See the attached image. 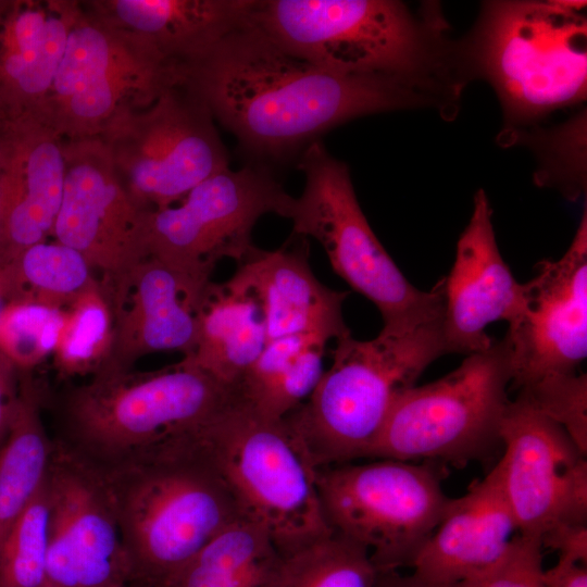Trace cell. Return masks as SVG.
Listing matches in <instances>:
<instances>
[{
  "label": "cell",
  "instance_id": "cell-1",
  "mask_svg": "<svg viewBox=\"0 0 587 587\" xmlns=\"http://www.w3.org/2000/svg\"><path fill=\"white\" fill-rule=\"evenodd\" d=\"M183 83L237 139L248 163L272 170L298 160L322 135L353 118L432 109L452 120L442 93L405 82L350 76L288 52L251 21L183 66Z\"/></svg>",
  "mask_w": 587,
  "mask_h": 587
},
{
  "label": "cell",
  "instance_id": "cell-2",
  "mask_svg": "<svg viewBox=\"0 0 587 587\" xmlns=\"http://www.w3.org/2000/svg\"><path fill=\"white\" fill-rule=\"evenodd\" d=\"M251 23L298 58L350 76L430 88L461 102L473 76L464 36L436 1L254 0Z\"/></svg>",
  "mask_w": 587,
  "mask_h": 587
},
{
  "label": "cell",
  "instance_id": "cell-3",
  "mask_svg": "<svg viewBox=\"0 0 587 587\" xmlns=\"http://www.w3.org/2000/svg\"><path fill=\"white\" fill-rule=\"evenodd\" d=\"M198 429L95 466L111 496L132 583L159 587L243 515Z\"/></svg>",
  "mask_w": 587,
  "mask_h": 587
},
{
  "label": "cell",
  "instance_id": "cell-4",
  "mask_svg": "<svg viewBox=\"0 0 587 587\" xmlns=\"http://www.w3.org/2000/svg\"><path fill=\"white\" fill-rule=\"evenodd\" d=\"M586 1H485L464 36L474 79L487 80L503 113L498 136L536 126L587 97Z\"/></svg>",
  "mask_w": 587,
  "mask_h": 587
},
{
  "label": "cell",
  "instance_id": "cell-5",
  "mask_svg": "<svg viewBox=\"0 0 587 587\" xmlns=\"http://www.w3.org/2000/svg\"><path fill=\"white\" fill-rule=\"evenodd\" d=\"M236 392L185 358L150 372L105 362L54 402V439L89 464L108 467L198 429Z\"/></svg>",
  "mask_w": 587,
  "mask_h": 587
},
{
  "label": "cell",
  "instance_id": "cell-6",
  "mask_svg": "<svg viewBox=\"0 0 587 587\" xmlns=\"http://www.w3.org/2000/svg\"><path fill=\"white\" fill-rule=\"evenodd\" d=\"M333 364L284 421L311 466L369 458L395 401L448 353L442 319L371 340H336Z\"/></svg>",
  "mask_w": 587,
  "mask_h": 587
},
{
  "label": "cell",
  "instance_id": "cell-7",
  "mask_svg": "<svg viewBox=\"0 0 587 587\" xmlns=\"http://www.w3.org/2000/svg\"><path fill=\"white\" fill-rule=\"evenodd\" d=\"M198 435L243 515L267 530L282 554L333 533L315 470L284 420L261 416L237 392Z\"/></svg>",
  "mask_w": 587,
  "mask_h": 587
},
{
  "label": "cell",
  "instance_id": "cell-8",
  "mask_svg": "<svg viewBox=\"0 0 587 587\" xmlns=\"http://www.w3.org/2000/svg\"><path fill=\"white\" fill-rule=\"evenodd\" d=\"M304 188L288 218L294 234L315 239L333 270L378 309L392 333L444 317V279L432 290L415 288L386 252L355 195L348 165L316 141L299 157Z\"/></svg>",
  "mask_w": 587,
  "mask_h": 587
},
{
  "label": "cell",
  "instance_id": "cell-9",
  "mask_svg": "<svg viewBox=\"0 0 587 587\" xmlns=\"http://www.w3.org/2000/svg\"><path fill=\"white\" fill-rule=\"evenodd\" d=\"M505 338L469 354L446 376L413 386L391 407L369 458L444 460L462 466L488 458L501 444L510 402Z\"/></svg>",
  "mask_w": 587,
  "mask_h": 587
},
{
  "label": "cell",
  "instance_id": "cell-10",
  "mask_svg": "<svg viewBox=\"0 0 587 587\" xmlns=\"http://www.w3.org/2000/svg\"><path fill=\"white\" fill-rule=\"evenodd\" d=\"M183 80V66L82 1L42 112L65 141L99 138L114 120Z\"/></svg>",
  "mask_w": 587,
  "mask_h": 587
},
{
  "label": "cell",
  "instance_id": "cell-11",
  "mask_svg": "<svg viewBox=\"0 0 587 587\" xmlns=\"http://www.w3.org/2000/svg\"><path fill=\"white\" fill-rule=\"evenodd\" d=\"M315 484L332 530L365 548L379 572L411 567L450 499L433 465L392 459L323 466Z\"/></svg>",
  "mask_w": 587,
  "mask_h": 587
},
{
  "label": "cell",
  "instance_id": "cell-12",
  "mask_svg": "<svg viewBox=\"0 0 587 587\" xmlns=\"http://www.w3.org/2000/svg\"><path fill=\"white\" fill-rule=\"evenodd\" d=\"M295 197L273 171L252 163L228 167L192 188L177 205L146 211L145 258L203 284L223 259L241 263L255 248L251 234L268 213L288 218Z\"/></svg>",
  "mask_w": 587,
  "mask_h": 587
},
{
  "label": "cell",
  "instance_id": "cell-13",
  "mask_svg": "<svg viewBox=\"0 0 587 587\" xmlns=\"http://www.w3.org/2000/svg\"><path fill=\"white\" fill-rule=\"evenodd\" d=\"M99 138L130 197L147 211L174 205L229 166L213 116L184 83L121 115Z\"/></svg>",
  "mask_w": 587,
  "mask_h": 587
},
{
  "label": "cell",
  "instance_id": "cell-14",
  "mask_svg": "<svg viewBox=\"0 0 587 587\" xmlns=\"http://www.w3.org/2000/svg\"><path fill=\"white\" fill-rule=\"evenodd\" d=\"M498 461L502 487L519 534L587 524V461L565 430L516 397L509 402Z\"/></svg>",
  "mask_w": 587,
  "mask_h": 587
},
{
  "label": "cell",
  "instance_id": "cell-15",
  "mask_svg": "<svg viewBox=\"0 0 587 587\" xmlns=\"http://www.w3.org/2000/svg\"><path fill=\"white\" fill-rule=\"evenodd\" d=\"M47 486V587H124L132 583L102 474L53 438Z\"/></svg>",
  "mask_w": 587,
  "mask_h": 587
},
{
  "label": "cell",
  "instance_id": "cell-16",
  "mask_svg": "<svg viewBox=\"0 0 587 587\" xmlns=\"http://www.w3.org/2000/svg\"><path fill=\"white\" fill-rule=\"evenodd\" d=\"M511 385L521 389L545 376L577 373L587 355V211L558 260L536 265L522 284L508 322Z\"/></svg>",
  "mask_w": 587,
  "mask_h": 587
},
{
  "label": "cell",
  "instance_id": "cell-17",
  "mask_svg": "<svg viewBox=\"0 0 587 587\" xmlns=\"http://www.w3.org/2000/svg\"><path fill=\"white\" fill-rule=\"evenodd\" d=\"M62 200L51 235L111 286L145 259L143 216L100 138L65 141Z\"/></svg>",
  "mask_w": 587,
  "mask_h": 587
},
{
  "label": "cell",
  "instance_id": "cell-18",
  "mask_svg": "<svg viewBox=\"0 0 587 587\" xmlns=\"http://www.w3.org/2000/svg\"><path fill=\"white\" fill-rule=\"evenodd\" d=\"M64 143L43 112L0 121V273L51 235L63 193Z\"/></svg>",
  "mask_w": 587,
  "mask_h": 587
},
{
  "label": "cell",
  "instance_id": "cell-19",
  "mask_svg": "<svg viewBox=\"0 0 587 587\" xmlns=\"http://www.w3.org/2000/svg\"><path fill=\"white\" fill-rule=\"evenodd\" d=\"M212 282L199 283L153 258H145L111 286L114 338L107 362L133 369L160 351L192 352L199 312Z\"/></svg>",
  "mask_w": 587,
  "mask_h": 587
},
{
  "label": "cell",
  "instance_id": "cell-20",
  "mask_svg": "<svg viewBox=\"0 0 587 587\" xmlns=\"http://www.w3.org/2000/svg\"><path fill=\"white\" fill-rule=\"evenodd\" d=\"M484 189L473 200V211L457 243L451 271L444 278L442 332L448 353L472 354L488 348L486 327L509 322L516 312L522 284L499 251Z\"/></svg>",
  "mask_w": 587,
  "mask_h": 587
},
{
  "label": "cell",
  "instance_id": "cell-21",
  "mask_svg": "<svg viewBox=\"0 0 587 587\" xmlns=\"http://www.w3.org/2000/svg\"><path fill=\"white\" fill-rule=\"evenodd\" d=\"M517 534L497 463L463 496L449 499L411 567L416 575L436 583L483 578L500 564Z\"/></svg>",
  "mask_w": 587,
  "mask_h": 587
},
{
  "label": "cell",
  "instance_id": "cell-22",
  "mask_svg": "<svg viewBox=\"0 0 587 587\" xmlns=\"http://www.w3.org/2000/svg\"><path fill=\"white\" fill-rule=\"evenodd\" d=\"M305 239L292 233L274 251L255 247L228 279L258 302L268 340L307 334L329 341L350 335L342 316L347 292L316 279Z\"/></svg>",
  "mask_w": 587,
  "mask_h": 587
},
{
  "label": "cell",
  "instance_id": "cell-23",
  "mask_svg": "<svg viewBox=\"0 0 587 587\" xmlns=\"http://www.w3.org/2000/svg\"><path fill=\"white\" fill-rule=\"evenodd\" d=\"M80 12L76 0H0V121L43 111Z\"/></svg>",
  "mask_w": 587,
  "mask_h": 587
},
{
  "label": "cell",
  "instance_id": "cell-24",
  "mask_svg": "<svg viewBox=\"0 0 587 587\" xmlns=\"http://www.w3.org/2000/svg\"><path fill=\"white\" fill-rule=\"evenodd\" d=\"M254 0H92L84 7L184 66L250 22Z\"/></svg>",
  "mask_w": 587,
  "mask_h": 587
},
{
  "label": "cell",
  "instance_id": "cell-25",
  "mask_svg": "<svg viewBox=\"0 0 587 587\" xmlns=\"http://www.w3.org/2000/svg\"><path fill=\"white\" fill-rule=\"evenodd\" d=\"M267 341L255 299L229 280L211 283L199 312L196 346L184 358L220 383L237 388Z\"/></svg>",
  "mask_w": 587,
  "mask_h": 587
},
{
  "label": "cell",
  "instance_id": "cell-26",
  "mask_svg": "<svg viewBox=\"0 0 587 587\" xmlns=\"http://www.w3.org/2000/svg\"><path fill=\"white\" fill-rule=\"evenodd\" d=\"M46 389L32 372L20 373L9 435L0 449V547L46 479L53 450L42 421Z\"/></svg>",
  "mask_w": 587,
  "mask_h": 587
},
{
  "label": "cell",
  "instance_id": "cell-27",
  "mask_svg": "<svg viewBox=\"0 0 587 587\" xmlns=\"http://www.w3.org/2000/svg\"><path fill=\"white\" fill-rule=\"evenodd\" d=\"M327 340L291 335L268 340L237 386L239 397L261 416L282 421L313 392Z\"/></svg>",
  "mask_w": 587,
  "mask_h": 587
},
{
  "label": "cell",
  "instance_id": "cell-28",
  "mask_svg": "<svg viewBox=\"0 0 587 587\" xmlns=\"http://www.w3.org/2000/svg\"><path fill=\"white\" fill-rule=\"evenodd\" d=\"M282 559L267 530L242 515L159 587H268Z\"/></svg>",
  "mask_w": 587,
  "mask_h": 587
},
{
  "label": "cell",
  "instance_id": "cell-29",
  "mask_svg": "<svg viewBox=\"0 0 587 587\" xmlns=\"http://www.w3.org/2000/svg\"><path fill=\"white\" fill-rule=\"evenodd\" d=\"M97 278L79 252L45 240L25 249L0 273V296L7 302L65 310Z\"/></svg>",
  "mask_w": 587,
  "mask_h": 587
},
{
  "label": "cell",
  "instance_id": "cell-30",
  "mask_svg": "<svg viewBox=\"0 0 587 587\" xmlns=\"http://www.w3.org/2000/svg\"><path fill=\"white\" fill-rule=\"evenodd\" d=\"M113 338L111 299L97 278L65 309L52 353L59 377L93 375L110 359Z\"/></svg>",
  "mask_w": 587,
  "mask_h": 587
},
{
  "label": "cell",
  "instance_id": "cell-31",
  "mask_svg": "<svg viewBox=\"0 0 587 587\" xmlns=\"http://www.w3.org/2000/svg\"><path fill=\"white\" fill-rule=\"evenodd\" d=\"M369 552L333 532L283 559L268 587H374Z\"/></svg>",
  "mask_w": 587,
  "mask_h": 587
},
{
  "label": "cell",
  "instance_id": "cell-32",
  "mask_svg": "<svg viewBox=\"0 0 587 587\" xmlns=\"http://www.w3.org/2000/svg\"><path fill=\"white\" fill-rule=\"evenodd\" d=\"M525 142L536 151L538 186L558 189L576 201L586 192V110L561 127L547 130L534 127L510 136L503 147Z\"/></svg>",
  "mask_w": 587,
  "mask_h": 587
},
{
  "label": "cell",
  "instance_id": "cell-33",
  "mask_svg": "<svg viewBox=\"0 0 587 587\" xmlns=\"http://www.w3.org/2000/svg\"><path fill=\"white\" fill-rule=\"evenodd\" d=\"M49 512L46 476L0 547V587H47Z\"/></svg>",
  "mask_w": 587,
  "mask_h": 587
},
{
  "label": "cell",
  "instance_id": "cell-34",
  "mask_svg": "<svg viewBox=\"0 0 587 587\" xmlns=\"http://www.w3.org/2000/svg\"><path fill=\"white\" fill-rule=\"evenodd\" d=\"M65 310L32 301L7 302L0 311V352L18 373L33 372L53 353Z\"/></svg>",
  "mask_w": 587,
  "mask_h": 587
},
{
  "label": "cell",
  "instance_id": "cell-35",
  "mask_svg": "<svg viewBox=\"0 0 587 587\" xmlns=\"http://www.w3.org/2000/svg\"><path fill=\"white\" fill-rule=\"evenodd\" d=\"M517 397L561 426L587 453V376L585 373L545 376L521 389Z\"/></svg>",
  "mask_w": 587,
  "mask_h": 587
},
{
  "label": "cell",
  "instance_id": "cell-36",
  "mask_svg": "<svg viewBox=\"0 0 587 587\" xmlns=\"http://www.w3.org/2000/svg\"><path fill=\"white\" fill-rule=\"evenodd\" d=\"M541 542L520 534L482 587H541Z\"/></svg>",
  "mask_w": 587,
  "mask_h": 587
},
{
  "label": "cell",
  "instance_id": "cell-37",
  "mask_svg": "<svg viewBox=\"0 0 587 587\" xmlns=\"http://www.w3.org/2000/svg\"><path fill=\"white\" fill-rule=\"evenodd\" d=\"M541 546L559 551L561 557L587 563V524L563 525L540 539Z\"/></svg>",
  "mask_w": 587,
  "mask_h": 587
},
{
  "label": "cell",
  "instance_id": "cell-38",
  "mask_svg": "<svg viewBox=\"0 0 587 587\" xmlns=\"http://www.w3.org/2000/svg\"><path fill=\"white\" fill-rule=\"evenodd\" d=\"M20 373L0 352V449L11 427L17 397Z\"/></svg>",
  "mask_w": 587,
  "mask_h": 587
},
{
  "label": "cell",
  "instance_id": "cell-39",
  "mask_svg": "<svg viewBox=\"0 0 587 587\" xmlns=\"http://www.w3.org/2000/svg\"><path fill=\"white\" fill-rule=\"evenodd\" d=\"M587 563L559 557L554 566L541 574V587H587Z\"/></svg>",
  "mask_w": 587,
  "mask_h": 587
},
{
  "label": "cell",
  "instance_id": "cell-40",
  "mask_svg": "<svg viewBox=\"0 0 587 587\" xmlns=\"http://www.w3.org/2000/svg\"><path fill=\"white\" fill-rule=\"evenodd\" d=\"M488 576L459 583H436L415 573L405 575L399 571H377L374 587H482Z\"/></svg>",
  "mask_w": 587,
  "mask_h": 587
},
{
  "label": "cell",
  "instance_id": "cell-41",
  "mask_svg": "<svg viewBox=\"0 0 587 587\" xmlns=\"http://www.w3.org/2000/svg\"><path fill=\"white\" fill-rule=\"evenodd\" d=\"M124 587H146V586H142V585L137 584V583H129L128 585H126Z\"/></svg>",
  "mask_w": 587,
  "mask_h": 587
},
{
  "label": "cell",
  "instance_id": "cell-42",
  "mask_svg": "<svg viewBox=\"0 0 587 587\" xmlns=\"http://www.w3.org/2000/svg\"><path fill=\"white\" fill-rule=\"evenodd\" d=\"M1 300H3V299H2L1 296H0V301H1ZM2 307H3V305H2ZM2 307H0V311H1Z\"/></svg>",
  "mask_w": 587,
  "mask_h": 587
}]
</instances>
